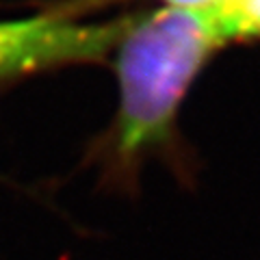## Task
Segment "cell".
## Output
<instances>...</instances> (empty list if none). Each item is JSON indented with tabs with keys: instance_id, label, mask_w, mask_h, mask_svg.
I'll return each mask as SVG.
<instances>
[{
	"instance_id": "cell-4",
	"label": "cell",
	"mask_w": 260,
	"mask_h": 260,
	"mask_svg": "<svg viewBox=\"0 0 260 260\" xmlns=\"http://www.w3.org/2000/svg\"><path fill=\"white\" fill-rule=\"evenodd\" d=\"M223 0H165V7H180V9H202L213 11Z\"/></svg>"
},
{
	"instance_id": "cell-1",
	"label": "cell",
	"mask_w": 260,
	"mask_h": 260,
	"mask_svg": "<svg viewBox=\"0 0 260 260\" xmlns=\"http://www.w3.org/2000/svg\"><path fill=\"white\" fill-rule=\"evenodd\" d=\"M225 46L210 11L162 7L130 20L117 44L119 113L113 137V156L126 176H135L143 156L174 145L186 93Z\"/></svg>"
},
{
	"instance_id": "cell-3",
	"label": "cell",
	"mask_w": 260,
	"mask_h": 260,
	"mask_svg": "<svg viewBox=\"0 0 260 260\" xmlns=\"http://www.w3.org/2000/svg\"><path fill=\"white\" fill-rule=\"evenodd\" d=\"M210 13L217 20L228 46L260 39V0H223Z\"/></svg>"
},
{
	"instance_id": "cell-2",
	"label": "cell",
	"mask_w": 260,
	"mask_h": 260,
	"mask_svg": "<svg viewBox=\"0 0 260 260\" xmlns=\"http://www.w3.org/2000/svg\"><path fill=\"white\" fill-rule=\"evenodd\" d=\"M130 20L78 24L63 18L0 22V76L70 61H93L117 48Z\"/></svg>"
}]
</instances>
